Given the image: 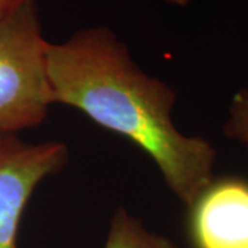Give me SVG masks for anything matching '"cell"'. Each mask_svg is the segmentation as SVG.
I'll list each match as a JSON object with an SVG mask.
<instances>
[{
  "label": "cell",
  "instance_id": "obj_1",
  "mask_svg": "<svg viewBox=\"0 0 248 248\" xmlns=\"http://www.w3.org/2000/svg\"><path fill=\"white\" fill-rule=\"evenodd\" d=\"M47 73L54 104L76 108L131 140L187 207L214 181L213 143L178 130L172 120L175 91L142 71L109 28L81 29L63 43H50Z\"/></svg>",
  "mask_w": 248,
  "mask_h": 248
},
{
  "label": "cell",
  "instance_id": "obj_2",
  "mask_svg": "<svg viewBox=\"0 0 248 248\" xmlns=\"http://www.w3.org/2000/svg\"><path fill=\"white\" fill-rule=\"evenodd\" d=\"M48 45L36 0H24L0 18V134H18L45 122L54 104Z\"/></svg>",
  "mask_w": 248,
  "mask_h": 248
},
{
  "label": "cell",
  "instance_id": "obj_3",
  "mask_svg": "<svg viewBox=\"0 0 248 248\" xmlns=\"http://www.w3.org/2000/svg\"><path fill=\"white\" fill-rule=\"evenodd\" d=\"M68 161L58 141L28 142L18 134H0V248H18L19 222L36 187Z\"/></svg>",
  "mask_w": 248,
  "mask_h": 248
},
{
  "label": "cell",
  "instance_id": "obj_4",
  "mask_svg": "<svg viewBox=\"0 0 248 248\" xmlns=\"http://www.w3.org/2000/svg\"><path fill=\"white\" fill-rule=\"evenodd\" d=\"M189 208L196 248H248L247 181H213Z\"/></svg>",
  "mask_w": 248,
  "mask_h": 248
},
{
  "label": "cell",
  "instance_id": "obj_5",
  "mask_svg": "<svg viewBox=\"0 0 248 248\" xmlns=\"http://www.w3.org/2000/svg\"><path fill=\"white\" fill-rule=\"evenodd\" d=\"M105 248H179L167 237L148 231L141 219L119 208L112 217Z\"/></svg>",
  "mask_w": 248,
  "mask_h": 248
},
{
  "label": "cell",
  "instance_id": "obj_6",
  "mask_svg": "<svg viewBox=\"0 0 248 248\" xmlns=\"http://www.w3.org/2000/svg\"><path fill=\"white\" fill-rule=\"evenodd\" d=\"M223 134L248 149V87L240 89L232 98Z\"/></svg>",
  "mask_w": 248,
  "mask_h": 248
},
{
  "label": "cell",
  "instance_id": "obj_7",
  "mask_svg": "<svg viewBox=\"0 0 248 248\" xmlns=\"http://www.w3.org/2000/svg\"><path fill=\"white\" fill-rule=\"evenodd\" d=\"M22 1L24 0H0V18L6 16L10 10H13Z\"/></svg>",
  "mask_w": 248,
  "mask_h": 248
},
{
  "label": "cell",
  "instance_id": "obj_8",
  "mask_svg": "<svg viewBox=\"0 0 248 248\" xmlns=\"http://www.w3.org/2000/svg\"><path fill=\"white\" fill-rule=\"evenodd\" d=\"M163 1L164 3H169V4H175V6H186L192 0H163Z\"/></svg>",
  "mask_w": 248,
  "mask_h": 248
}]
</instances>
